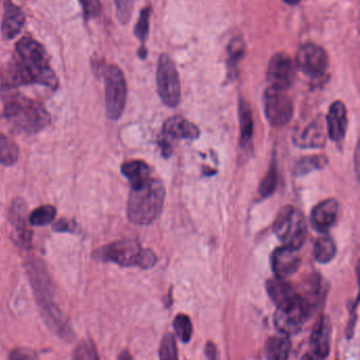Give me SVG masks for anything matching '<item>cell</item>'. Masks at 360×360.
<instances>
[{"label": "cell", "instance_id": "17", "mask_svg": "<svg viewBox=\"0 0 360 360\" xmlns=\"http://www.w3.org/2000/svg\"><path fill=\"white\" fill-rule=\"evenodd\" d=\"M26 18L24 12L18 6L14 5L11 0H5L4 3L3 22L1 32L6 39H13L20 34L24 28Z\"/></svg>", "mask_w": 360, "mask_h": 360}, {"label": "cell", "instance_id": "28", "mask_svg": "<svg viewBox=\"0 0 360 360\" xmlns=\"http://www.w3.org/2000/svg\"><path fill=\"white\" fill-rule=\"evenodd\" d=\"M174 328L176 336L182 342H189L193 336V324L188 316L180 314L174 320Z\"/></svg>", "mask_w": 360, "mask_h": 360}, {"label": "cell", "instance_id": "15", "mask_svg": "<svg viewBox=\"0 0 360 360\" xmlns=\"http://www.w3.org/2000/svg\"><path fill=\"white\" fill-rule=\"evenodd\" d=\"M339 204L337 200L328 199L320 202L311 214V227L318 233H326L332 229L338 216Z\"/></svg>", "mask_w": 360, "mask_h": 360}, {"label": "cell", "instance_id": "39", "mask_svg": "<svg viewBox=\"0 0 360 360\" xmlns=\"http://www.w3.org/2000/svg\"><path fill=\"white\" fill-rule=\"evenodd\" d=\"M205 354L210 359H214L217 357V347L212 342L207 343L205 347Z\"/></svg>", "mask_w": 360, "mask_h": 360}, {"label": "cell", "instance_id": "14", "mask_svg": "<svg viewBox=\"0 0 360 360\" xmlns=\"http://www.w3.org/2000/svg\"><path fill=\"white\" fill-rule=\"evenodd\" d=\"M301 258L299 256L298 250L282 246L277 248L271 256V269L276 277H290L292 274L298 271L300 266Z\"/></svg>", "mask_w": 360, "mask_h": 360}, {"label": "cell", "instance_id": "7", "mask_svg": "<svg viewBox=\"0 0 360 360\" xmlns=\"http://www.w3.org/2000/svg\"><path fill=\"white\" fill-rule=\"evenodd\" d=\"M30 277L32 280V285L37 292V300L43 303L44 315L50 326H53L56 332L60 333L63 336H72L70 335V330H68L64 323L62 314L58 311V307L50 302L51 294H50V283L45 271L35 263L30 266Z\"/></svg>", "mask_w": 360, "mask_h": 360}, {"label": "cell", "instance_id": "35", "mask_svg": "<svg viewBox=\"0 0 360 360\" xmlns=\"http://www.w3.org/2000/svg\"><path fill=\"white\" fill-rule=\"evenodd\" d=\"M73 357L75 359H94V358L96 359V358H98V356L96 355V349H94L92 342L84 341L75 349Z\"/></svg>", "mask_w": 360, "mask_h": 360}, {"label": "cell", "instance_id": "13", "mask_svg": "<svg viewBox=\"0 0 360 360\" xmlns=\"http://www.w3.org/2000/svg\"><path fill=\"white\" fill-rule=\"evenodd\" d=\"M330 338H332V324L330 319L322 316L314 326L311 332V352L303 358L309 359H324L328 357L330 349Z\"/></svg>", "mask_w": 360, "mask_h": 360}, {"label": "cell", "instance_id": "8", "mask_svg": "<svg viewBox=\"0 0 360 360\" xmlns=\"http://www.w3.org/2000/svg\"><path fill=\"white\" fill-rule=\"evenodd\" d=\"M105 98L107 117L117 121L123 115L127 101V83L121 68L110 65L105 72Z\"/></svg>", "mask_w": 360, "mask_h": 360}, {"label": "cell", "instance_id": "32", "mask_svg": "<svg viewBox=\"0 0 360 360\" xmlns=\"http://www.w3.org/2000/svg\"><path fill=\"white\" fill-rule=\"evenodd\" d=\"M243 53V41L241 39H235V41H231L229 49V60H227L229 71H233V72L236 70L238 63L241 60Z\"/></svg>", "mask_w": 360, "mask_h": 360}, {"label": "cell", "instance_id": "6", "mask_svg": "<svg viewBox=\"0 0 360 360\" xmlns=\"http://www.w3.org/2000/svg\"><path fill=\"white\" fill-rule=\"evenodd\" d=\"M313 313V309L309 303L297 292L294 298L278 305L274 322L281 334L290 336L300 332Z\"/></svg>", "mask_w": 360, "mask_h": 360}, {"label": "cell", "instance_id": "30", "mask_svg": "<svg viewBox=\"0 0 360 360\" xmlns=\"http://www.w3.org/2000/svg\"><path fill=\"white\" fill-rule=\"evenodd\" d=\"M178 347H176V339L172 334H166L162 339L160 347V358L166 360L178 359Z\"/></svg>", "mask_w": 360, "mask_h": 360}, {"label": "cell", "instance_id": "40", "mask_svg": "<svg viewBox=\"0 0 360 360\" xmlns=\"http://www.w3.org/2000/svg\"><path fill=\"white\" fill-rule=\"evenodd\" d=\"M284 3L288 4L290 6L298 5L301 0H283Z\"/></svg>", "mask_w": 360, "mask_h": 360}, {"label": "cell", "instance_id": "31", "mask_svg": "<svg viewBox=\"0 0 360 360\" xmlns=\"http://www.w3.org/2000/svg\"><path fill=\"white\" fill-rule=\"evenodd\" d=\"M276 187H277V169H276L275 165H271L266 176L261 182L259 193L262 197H269V195H273Z\"/></svg>", "mask_w": 360, "mask_h": 360}, {"label": "cell", "instance_id": "25", "mask_svg": "<svg viewBox=\"0 0 360 360\" xmlns=\"http://www.w3.org/2000/svg\"><path fill=\"white\" fill-rule=\"evenodd\" d=\"M336 254V244L330 236H323L316 241L314 257L317 262L326 264L335 258Z\"/></svg>", "mask_w": 360, "mask_h": 360}, {"label": "cell", "instance_id": "16", "mask_svg": "<svg viewBox=\"0 0 360 360\" xmlns=\"http://www.w3.org/2000/svg\"><path fill=\"white\" fill-rule=\"evenodd\" d=\"M326 134L328 132L323 122L317 119L297 131L292 141L301 148H321L326 145Z\"/></svg>", "mask_w": 360, "mask_h": 360}, {"label": "cell", "instance_id": "33", "mask_svg": "<svg viewBox=\"0 0 360 360\" xmlns=\"http://www.w3.org/2000/svg\"><path fill=\"white\" fill-rule=\"evenodd\" d=\"M149 18H150V8H145L142 10L138 22L134 29V34L136 39L141 41H145L149 32Z\"/></svg>", "mask_w": 360, "mask_h": 360}, {"label": "cell", "instance_id": "22", "mask_svg": "<svg viewBox=\"0 0 360 360\" xmlns=\"http://www.w3.org/2000/svg\"><path fill=\"white\" fill-rule=\"evenodd\" d=\"M266 290L269 298L274 301L277 307L294 298L297 295L296 290L290 285V283H288L282 278L278 277L266 282Z\"/></svg>", "mask_w": 360, "mask_h": 360}, {"label": "cell", "instance_id": "10", "mask_svg": "<svg viewBox=\"0 0 360 360\" xmlns=\"http://www.w3.org/2000/svg\"><path fill=\"white\" fill-rule=\"evenodd\" d=\"M265 117L274 127H282L290 123L294 115L292 100L282 90L269 87L263 94Z\"/></svg>", "mask_w": 360, "mask_h": 360}, {"label": "cell", "instance_id": "26", "mask_svg": "<svg viewBox=\"0 0 360 360\" xmlns=\"http://www.w3.org/2000/svg\"><path fill=\"white\" fill-rule=\"evenodd\" d=\"M328 164V159L324 155H311L304 157L297 162L294 168V174L297 176H305L316 170L322 169Z\"/></svg>", "mask_w": 360, "mask_h": 360}, {"label": "cell", "instance_id": "19", "mask_svg": "<svg viewBox=\"0 0 360 360\" xmlns=\"http://www.w3.org/2000/svg\"><path fill=\"white\" fill-rule=\"evenodd\" d=\"M163 132L166 136L176 140H197L200 129L197 125L182 117H174L165 122Z\"/></svg>", "mask_w": 360, "mask_h": 360}, {"label": "cell", "instance_id": "27", "mask_svg": "<svg viewBox=\"0 0 360 360\" xmlns=\"http://www.w3.org/2000/svg\"><path fill=\"white\" fill-rule=\"evenodd\" d=\"M20 155V148L16 143L5 134H0V164L11 166L15 164Z\"/></svg>", "mask_w": 360, "mask_h": 360}, {"label": "cell", "instance_id": "9", "mask_svg": "<svg viewBox=\"0 0 360 360\" xmlns=\"http://www.w3.org/2000/svg\"><path fill=\"white\" fill-rule=\"evenodd\" d=\"M157 88L164 105L174 108L180 104V77L176 65L167 54H162L158 60Z\"/></svg>", "mask_w": 360, "mask_h": 360}, {"label": "cell", "instance_id": "36", "mask_svg": "<svg viewBox=\"0 0 360 360\" xmlns=\"http://www.w3.org/2000/svg\"><path fill=\"white\" fill-rule=\"evenodd\" d=\"M84 13L87 18H96L100 15L102 5L101 0H79Z\"/></svg>", "mask_w": 360, "mask_h": 360}, {"label": "cell", "instance_id": "37", "mask_svg": "<svg viewBox=\"0 0 360 360\" xmlns=\"http://www.w3.org/2000/svg\"><path fill=\"white\" fill-rule=\"evenodd\" d=\"M34 357V353H32V352L26 351V349H16V351L12 352L11 356H10V358H12V359H20V358L27 359V358Z\"/></svg>", "mask_w": 360, "mask_h": 360}, {"label": "cell", "instance_id": "20", "mask_svg": "<svg viewBox=\"0 0 360 360\" xmlns=\"http://www.w3.org/2000/svg\"><path fill=\"white\" fill-rule=\"evenodd\" d=\"M122 174L128 179L131 188H138L153 179L150 167L140 160L126 162L122 165Z\"/></svg>", "mask_w": 360, "mask_h": 360}, {"label": "cell", "instance_id": "21", "mask_svg": "<svg viewBox=\"0 0 360 360\" xmlns=\"http://www.w3.org/2000/svg\"><path fill=\"white\" fill-rule=\"evenodd\" d=\"M240 145L243 150L252 147V134H254V121L252 111L248 103L242 98L239 103Z\"/></svg>", "mask_w": 360, "mask_h": 360}, {"label": "cell", "instance_id": "11", "mask_svg": "<svg viewBox=\"0 0 360 360\" xmlns=\"http://www.w3.org/2000/svg\"><path fill=\"white\" fill-rule=\"evenodd\" d=\"M297 67L311 79H320L328 69V58L326 50L315 44H304L298 50Z\"/></svg>", "mask_w": 360, "mask_h": 360}, {"label": "cell", "instance_id": "12", "mask_svg": "<svg viewBox=\"0 0 360 360\" xmlns=\"http://www.w3.org/2000/svg\"><path fill=\"white\" fill-rule=\"evenodd\" d=\"M296 79V65L285 53H277L269 60L266 79L269 86L275 89H290Z\"/></svg>", "mask_w": 360, "mask_h": 360}, {"label": "cell", "instance_id": "34", "mask_svg": "<svg viewBox=\"0 0 360 360\" xmlns=\"http://www.w3.org/2000/svg\"><path fill=\"white\" fill-rule=\"evenodd\" d=\"M134 0H117V16L122 24H127L131 18Z\"/></svg>", "mask_w": 360, "mask_h": 360}, {"label": "cell", "instance_id": "1", "mask_svg": "<svg viewBox=\"0 0 360 360\" xmlns=\"http://www.w3.org/2000/svg\"><path fill=\"white\" fill-rule=\"evenodd\" d=\"M15 58L1 71L0 81L6 89L39 84L52 90L58 87V79L49 64L45 48L31 37H22L16 44Z\"/></svg>", "mask_w": 360, "mask_h": 360}, {"label": "cell", "instance_id": "2", "mask_svg": "<svg viewBox=\"0 0 360 360\" xmlns=\"http://www.w3.org/2000/svg\"><path fill=\"white\" fill-rule=\"evenodd\" d=\"M5 117L15 129L28 134L41 131L51 122L49 113L41 103L20 94L5 98Z\"/></svg>", "mask_w": 360, "mask_h": 360}, {"label": "cell", "instance_id": "23", "mask_svg": "<svg viewBox=\"0 0 360 360\" xmlns=\"http://www.w3.org/2000/svg\"><path fill=\"white\" fill-rule=\"evenodd\" d=\"M292 345L288 336H274L267 339L265 343V356L271 360H284L290 357Z\"/></svg>", "mask_w": 360, "mask_h": 360}, {"label": "cell", "instance_id": "3", "mask_svg": "<svg viewBox=\"0 0 360 360\" xmlns=\"http://www.w3.org/2000/svg\"><path fill=\"white\" fill-rule=\"evenodd\" d=\"M164 201L165 188L163 183L153 178L143 186L131 188L128 200V219L136 225L151 224L161 214Z\"/></svg>", "mask_w": 360, "mask_h": 360}, {"label": "cell", "instance_id": "38", "mask_svg": "<svg viewBox=\"0 0 360 360\" xmlns=\"http://www.w3.org/2000/svg\"><path fill=\"white\" fill-rule=\"evenodd\" d=\"M54 231H72L71 229L70 222L67 220L58 221L56 225H54Z\"/></svg>", "mask_w": 360, "mask_h": 360}, {"label": "cell", "instance_id": "24", "mask_svg": "<svg viewBox=\"0 0 360 360\" xmlns=\"http://www.w3.org/2000/svg\"><path fill=\"white\" fill-rule=\"evenodd\" d=\"M25 214H26V205L24 202L22 200L14 202L11 214L14 231H15L20 243L27 245L31 241V231L27 229Z\"/></svg>", "mask_w": 360, "mask_h": 360}, {"label": "cell", "instance_id": "29", "mask_svg": "<svg viewBox=\"0 0 360 360\" xmlns=\"http://www.w3.org/2000/svg\"><path fill=\"white\" fill-rule=\"evenodd\" d=\"M56 216V207L51 205L41 206L31 214L29 221H30L31 224L35 225V226H43V225L51 223Z\"/></svg>", "mask_w": 360, "mask_h": 360}, {"label": "cell", "instance_id": "5", "mask_svg": "<svg viewBox=\"0 0 360 360\" xmlns=\"http://www.w3.org/2000/svg\"><path fill=\"white\" fill-rule=\"evenodd\" d=\"M274 231L284 246L299 250L307 239V221L300 210L285 206L276 217Z\"/></svg>", "mask_w": 360, "mask_h": 360}, {"label": "cell", "instance_id": "4", "mask_svg": "<svg viewBox=\"0 0 360 360\" xmlns=\"http://www.w3.org/2000/svg\"><path fill=\"white\" fill-rule=\"evenodd\" d=\"M94 257L105 262L121 266H139L148 269L155 266L158 258L150 250H144L136 240L126 239L103 246L94 252Z\"/></svg>", "mask_w": 360, "mask_h": 360}, {"label": "cell", "instance_id": "18", "mask_svg": "<svg viewBox=\"0 0 360 360\" xmlns=\"http://www.w3.org/2000/svg\"><path fill=\"white\" fill-rule=\"evenodd\" d=\"M347 129V112L345 104L333 103L326 117V132L330 140L340 142L345 139Z\"/></svg>", "mask_w": 360, "mask_h": 360}]
</instances>
